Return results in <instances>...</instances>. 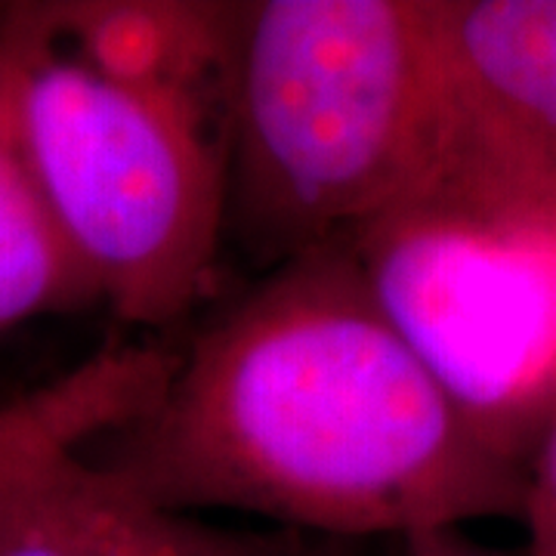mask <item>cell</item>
I'll use <instances>...</instances> for the list:
<instances>
[{"instance_id":"cell-3","label":"cell","mask_w":556,"mask_h":556,"mask_svg":"<svg viewBox=\"0 0 556 556\" xmlns=\"http://www.w3.org/2000/svg\"><path fill=\"white\" fill-rule=\"evenodd\" d=\"M346 248L457 412L526 473L556 412L554 189L455 121L437 161Z\"/></svg>"},{"instance_id":"cell-4","label":"cell","mask_w":556,"mask_h":556,"mask_svg":"<svg viewBox=\"0 0 556 556\" xmlns=\"http://www.w3.org/2000/svg\"><path fill=\"white\" fill-rule=\"evenodd\" d=\"M3 22L22 155L60 236L121 321H177L217 273L226 124L97 75L56 43L43 3H10Z\"/></svg>"},{"instance_id":"cell-5","label":"cell","mask_w":556,"mask_h":556,"mask_svg":"<svg viewBox=\"0 0 556 556\" xmlns=\"http://www.w3.org/2000/svg\"><path fill=\"white\" fill-rule=\"evenodd\" d=\"M457 127L556 192V0H433Z\"/></svg>"},{"instance_id":"cell-1","label":"cell","mask_w":556,"mask_h":556,"mask_svg":"<svg viewBox=\"0 0 556 556\" xmlns=\"http://www.w3.org/2000/svg\"><path fill=\"white\" fill-rule=\"evenodd\" d=\"M182 514L343 541L522 519L526 473L380 313L346 244L288 260L179 353L102 457Z\"/></svg>"},{"instance_id":"cell-6","label":"cell","mask_w":556,"mask_h":556,"mask_svg":"<svg viewBox=\"0 0 556 556\" xmlns=\"http://www.w3.org/2000/svg\"><path fill=\"white\" fill-rule=\"evenodd\" d=\"M298 532H248L159 504L87 452L56 464L13 514L0 556H300Z\"/></svg>"},{"instance_id":"cell-9","label":"cell","mask_w":556,"mask_h":556,"mask_svg":"<svg viewBox=\"0 0 556 556\" xmlns=\"http://www.w3.org/2000/svg\"><path fill=\"white\" fill-rule=\"evenodd\" d=\"M7 13V7H3ZM0 13V331L100 300L90 276L60 236L16 130V56Z\"/></svg>"},{"instance_id":"cell-8","label":"cell","mask_w":556,"mask_h":556,"mask_svg":"<svg viewBox=\"0 0 556 556\" xmlns=\"http://www.w3.org/2000/svg\"><path fill=\"white\" fill-rule=\"evenodd\" d=\"M179 353L109 346L0 405V538L28 492L65 457L134 424L161 396Z\"/></svg>"},{"instance_id":"cell-2","label":"cell","mask_w":556,"mask_h":556,"mask_svg":"<svg viewBox=\"0 0 556 556\" xmlns=\"http://www.w3.org/2000/svg\"><path fill=\"white\" fill-rule=\"evenodd\" d=\"M433 0H248L226 90L229 217L273 269L346 244L445 149Z\"/></svg>"},{"instance_id":"cell-12","label":"cell","mask_w":556,"mask_h":556,"mask_svg":"<svg viewBox=\"0 0 556 556\" xmlns=\"http://www.w3.org/2000/svg\"><path fill=\"white\" fill-rule=\"evenodd\" d=\"M300 556H346V551H343V544L340 541H334V538H328L325 544H318V547H303V554Z\"/></svg>"},{"instance_id":"cell-10","label":"cell","mask_w":556,"mask_h":556,"mask_svg":"<svg viewBox=\"0 0 556 556\" xmlns=\"http://www.w3.org/2000/svg\"><path fill=\"white\" fill-rule=\"evenodd\" d=\"M522 522L529 529V556H556V412L526 457Z\"/></svg>"},{"instance_id":"cell-11","label":"cell","mask_w":556,"mask_h":556,"mask_svg":"<svg viewBox=\"0 0 556 556\" xmlns=\"http://www.w3.org/2000/svg\"><path fill=\"white\" fill-rule=\"evenodd\" d=\"M402 556H501L477 544L460 529H433L402 538Z\"/></svg>"},{"instance_id":"cell-7","label":"cell","mask_w":556,"mask_h":556,"mask_svg":"<svg viewBox=\"0 0 556 556\" xmlns=\"http://www.w3.org/2000/svg\"><path fill=\"white\" fill-rule=\"evenodd\" d=\"M43 10L56 43L97 75L226 124L241 3L60 0Z\"/></svg>"}]
</instances>
